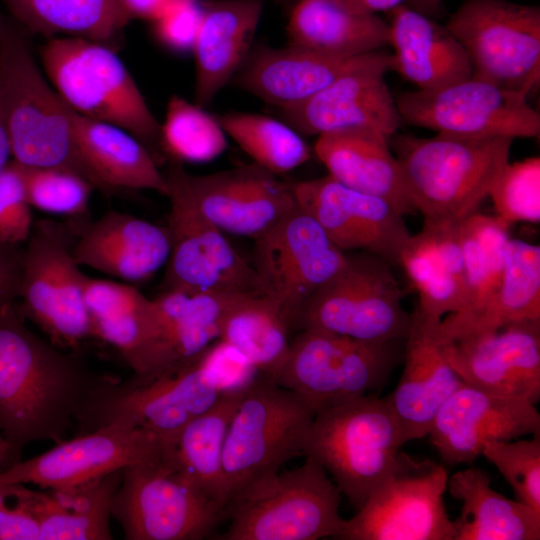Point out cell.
Returning <instances> with one entry per match:
<instances>
[{
  "label": "cell",
  "instance_id": "54",
  "mask_svg": "<svg viewBox=\"0 0 540 540\" xmlns=\"http://www.w3.org/2000/svg\"><path fill=\"white\" fill-rule=\"evenodd\" d=\"M12 152L0 92V172L11 162Z\"/></svg>",
  "mask_w": 540,
  "mask_h": 540
},
{
  "label": "cell",
  "instance_id": "5",
  "mask_svg": "<svg viewBox=\"0 0 540 540\" xmlns=\"http://www.w3.org/2000/svg\"><path fill=\"white\" fill-rule=\"evenodd\" d=\"M341 492L312 457L298 468L259 478L226 506L227 529L219 540H317L337 538L344 520Z\"/></svg>",
  "mask_w": 540,
  "mask_h": 540
},
{
  "label": "cell",
  "instance_id": "10",
  "mask_svg": "<svg viewBox=\"0 0 540 540\" xmlns=\"http://www.w3.org/2000/svg\"><path fill=\"white\" fill-rule=\"evenodd\" d=\"M76 221L34 222L21 253L17 307L54 345L76 351L93 338L84 298L86 276L73 256Z\"/></svg>",
  "mask_w": 540,
  "mask_h": 540
},
{
  "label": "cell",
  "instance_id": "57",
  "mask_svg": "<svg viewBox=\"0 0 540 540\" xmlns=\"http://www.w3.org/2000/svg\"><path fill=\"white\" fill-rule=\"evenodd\" d=\"M7 21L3 19V17L0 14V40L2 38V35L4 33L5 27H6Z\"/></svg>",
  "mask_w": 540,
  "mask_h": 540
},
{
  "label": "cell",
  "instance_id": "16",
  "mask_svg": "<svg viewBox=\"0 0 540 540\" xmlns=\"http://www.w3.org/2000/svg\"><path fill=\"white\" fill-rule=\"evenodd\" d=\"M254 240L253 267L261 292L280 307L291 326L307 301L347 259V252L297 203Z\"/></svg>",
  "mask_w": 540,
  "mask_h": 540
},
{
  "label": "cell",
  "instance_id": "42",
  "mask_svg": "<svg viewBox=\"0 0 540 540\" xmlns=\"http://www.w3.org/2000/svg\"><path fill=\"white\" fill-rule=\"evenodd\" d=\"M215 116L226 135L255 164L275 175L290 172L311 157L301 134L283 120L250 112H228Z\"/></svg>",
  "mask_w": 540,
  "mask_h": 540
},
{
  "label": "cell",
  "instance_id": "30",
  "mask_svg": "<svg viewBox=\"0 0 540 540\" xmlns=\"http://www.w3.org/2000/svg\"><path fill=\"white\" fill-rule=\"evenodd\" d=\"M459 222L424 221L411 235L399 260L419 295L417 308L426 316L442 319L464 305L466 277L459 237Z\"/></svg>",
  "mask_w": 540,
  "mask_h": 540
},
{
  "label": "cell",
  "instance_id": "47",
  "mask_svg": "<svg viewBox=\"0 0 540 540\" xmlns=\"http://www.w3.org/2000/svg\"><path fill=\"white\" fill-rule=\"evenodd\" d=\"M34 225L21 166L11 162L0 172V243L19 246Z\"/></svg>",
  "mask_w": 540,
  "mask_h": 540
},
{
  "label": "cell",
  "instance_id": "24",
  "mask_svg": "<svg viewBox=\"0 0 540 540\" xmlns=\"http://www.w3.org/2000/svg\"><path fill=\"white\" fill-rule=\"evenodd\" d=\"M440 320L424 315L417 306L411 312L403 372L394 391L386 397L404 443L427 436L439 409L463 384L438 335Z\"/></svg>",
  "mask_w": 540,
  "mask_h": 540
},
{
  "label": "cell",
  "instance_id": "28",
  "mask_svg": "<svg viewBox=\"0 0 540 540\" xmlns=\"http://www.w3.org/2000/svg\"><path fill=\"white\" fill-rule=\"evenodd\" d=\"M264 4V0H216L203 5L191 51L197 105H210L245 61L254 46Z\"/></svg>",
  "mask_w": 540,
  "mask_h": 540
},
{
  "label": "cell",
  "instance_id": "6",
  "mask_svg": "<svg viewBox=\"0 0 540 540\" xmlns=\"http://www.w3.org/2000/svg\"><path fill=\"white\" fill-rule=\"evenodd\" d=\"M403 444L388 400L368 394L316 413L304 455L326 470L358 510L392 471Z\"/></svg>",
  "mask_w": 540,
  "mask_h": 540
},
{
  "label": "cell",
  "instance_id": "1",
  "mask_svg": "<svg viewBox=\"0 0 540 540\" xmlns=\"http://www.w3.org/2000/svg\"><path fill=\"white\" fill-rule=\"evenodd\" d=\"M107 379L76 351L37 336L15 301L0 303V433L12 464L31 442L65 440Z\"/></svg>",
  "mask_w": 540,
  "mask_h": 540
},
{
  "label": "cell",
  "instance_id": "34",
  "mask_svg": "<svg viewBox=\"0 0 540 540\" xmlns=\"http://www.w3.org/2000/svg\"><path fill=\"white\" fill-rule=\"evenodd\" d=\"M533 320H540V247L510 238L501 282L491 299L470 316L453 318L447 315L438 323L437 331L447 342Z\"/></svg>",
  "mask_w": 540,
  "mask_h": 540
},
{
  "label": "cell",
  "instance_id": "22",
  "mask_svg": "<svg viewBox=\"0 0 540 540\" xmlns=\"http://www.w3.org/2000/svg\"><path fill=\"white\" fill-rule=\"evenodd\" d=\"M535 404L463 383L437 412L428 436L448 466L471 463L490 441L539 435Z\"/></svg>",
  "mask_w": 540,
  "mask_h": 540
},
{
  "label": "cell",
  "instance_id": "9",
  "mask_svg": "<svg viewBox=\"0 0 540 540\" xmlns=\"http://www.w3.org/2000/svg\"><path fill=\"white\" fill-rule=\"evenodd\" d=\"M314 416L294 392L262 374L256 377L244 390L225 437L222 463L227 504L246 485L304 455Z\"/></svg>",
  "mask_w": 540,
  "mask_h": 540
},
{
  "label": "cell",
  "instance_id": "50",
  "mask_svg": "<svg viewBox=\"0 0 540 540\" xmlns=\"http://www.w3.org/2000/svg\"><path fill=\"white\" fill-rule=\"evenodd\" d=\"M0 540H40L25 484L0 486Z\"/></svg>",
  "mask_w": 540,
  "mask_h": 540
},
{
  "label": "cell",
  "instance_id": "46",
  "mask_svg": "<svg viewBox=\"0 0 540 540\" xmlns=\"http://www.w3.org/2000/svg\"><path fill=\"white\" fill-rule=\"evenodd\" d=\"M482 455L501 473L518 501L540 512V438L490 441Z\"/></svg>",
  "mask_w": 540,
  "mask_h": 540
},
{
  "label": "cell",
  "instance_id": "4",
  "mask_svg": "<svg viewBox=\"0 0 540 540\" xmlns=\"http://www.w3.org/2000/svg\"><path fill=\"white\" fill-rule=\"evenodd\" d=\"M40 58L50 84L71 110L126 130L158 163L165 158L161 124L121 59L105 43L50 38L41 47Z\"/></svg>",
  "mask_w": 540,
  "mask_h": 540
},
{
  "label": "cell",
  "instance_id": "15",
  "mask_svg": "<svg viewBox=\"0 0 540 540\" xmlns=\"http://www.w3.org/2000/svg\"><path fill=\"white\" fill-rule=\"evenodd\" d=\"M528 95L474 77L431 90L405 92L396 100L402 121L441 134L533 138L540 115Z\"/></svg>",
  "mask_w": 540,
  "mask_h": 540
},
{
  "label": "cell",
  "instance_id": "21",
  "mask_svg": "<svg viewBox=\"0 0 540 540\" xmlns=\"http://www.w3.org/2000/svg\"><path fill=\"white\" fill-rule=\"evenodd\" d=\"M449 363L463 383L535 404L540 399V320L447 341Z\"/></svg>",
  "mask_w": 540,
  "mask_h": 540
},
{
  "label": "cell",
  "instance_id": "39",
  "mask_svg": "<svg viewBox=\"0 0 540 540\" xmlns=\"http://www.w3.org/2000/svg\"><path fill=\"white\" fill-rule=\"evenodd\" d=\"M31 33L108 43L131 20L119 0H0Z\"/></svg>",
  "mask_w": 540,
  "mask_h": 540
},
{
  "label": "cell",
  "instance_id": "40",
  "mask_svg": "<svg viewBox=\"0 0 540 540\" xmlns=\"http://www.w3.org/2000/svg\"><path fill=\"white\" fill-rule=\"evenodd\" d=\"M291 324L264 294L240 298L229 310L219 339L246 357L258 372L273 379L289 352Z\"/></svg>",
  "mask_w": 540,
  "mask_h": 540
},
{
  "label": "cell",
  "instance_id": "8",
  "mask_svg": "<svg viewBox=\"0 0 540 540\" xmlns=\"http://www.w3.org/2000/svg\"><path fill=\"white\" fill-rule=\"evenodd\" d=\"M301 330L272 380L298 395L315 414L378 390L404 354L405 339L372 342Z\"/></svg>",
  "mask_w": 540,
  "mask_h": 540
},
{
  "label": "cell",
  "instance_id": "35",
  "mask_svg": "<svg viewBox=\"0 0 540 540\" xmlns=\"http://www.w3.org/2000/svg\"><path fill=\"white\" fill-rule=\"evenodd\" d=\"M447 490L462 504L452 520L453 540L540 539V512L496 492L485 470L469 467L454 473Z\"/></svg>",
  "mask_w": 540,
  "mask_h": 540
},
{
  "label": "cell",
  "instance_id": "23",
  "mask_svg": "<svg viewBox=\"0 0 540 540\" xmlns=\"http://www.w3.org/2000/svg\"><path fill=\"white\" fill-rule=\"evenodd\" d=\"M392 57L349 71L304 103L280 110L284 122L301 135L373 129L389 138L402 119L385 81Z\"/></svg>",
  "mask_w": 540,
  "mask_h": 540
},
{
  "label": "cell",
  "instance_id": "17",
  "mask_svg": "<svg viewBox=\"0 0 540 540\" xmlns=\"http://www.w3.org/2000/svg\"><path fill=\"white\" fill-rule=\"evenodd\" d=\"M166 177L170 202L167 227L171 252L164 289L229 295L262 294L253 265L194 204L181 186Z\"/></svg>",
  "mask_w": 540,
  "mask_h": 540
},
{
  "label": "cell",
  "instance_id": "29",
  "mask_svg": "<svg viewBox=\"0 0 540 540\" xmlns=\"http://www.w3.org/2000/svg\"><path fill=\"white\" fill-rule=\"evenodd\" d=\"M391 12L389 44L394 70L420 90L440 88L472 76L468 56L446 26L407 5Z\"/></svg>",
  "mask_w": 540,
  "mask_h": 540
},
{
  "label": "cell",
  "instance_id": "45",
  "mask_svg": "<svg viewBox=\"0 0 540 540\" xmlns=\"http://www.w3.org/2000/svg\"><path fill=\"white\" fill-rule=\"evenodd\" d=\"M496 216L509 224L540 221V158L509 161L489 191Z\"/></svg>",
  "mask_w": 540,
  "mask_h": 540
},
{
  "label": "cell",
  "instance_id": "38",
  "mask_svg": "<svg viewBox=\"0 0 540 540\" xmlns=\"http://www.w3.org/2000/svg\"><path fill=\"white\" fill-rule=\"evenodd\" d=\"M243 392L223 394L182 429L164 457L174 471L225 510L223 448L228 425Z\"/></svg>",
  "mask_w": 540,
  "mask_h": 540
},
{
  "label": "cell",
  "instance_id": "19",
  "mask_svg": "<svg viewBox=\"0 0 540 540\" xmlns=\"http://www.w3.org/2000/svg\"><path fill=\"white\" fill-rule=\"evenodd\" d=\"M165 175L223 233L256 239L296 206L291 182L280 181L255 163L194 175L169 160Z\"/></svg>",
  "mask_w": 540,
  "mask_h": 540
},
{
  "label": "cell",
  "instance_id": "18",
  "mask_svg": "<svg viewBox=\"0 0 540 540\" xmlns=\"http://www.w3.org/2000/svg\"><path fill=\"white\" fill-rule=\"evenodd\" d=\"M165 448L151 432L108 424L63 440L50 450L0 470V486L34 484L65 488L91 481L132 464L164 460Z\"/></svg>",
  "mask_w": 540,
  "mask_h": 540
},
{
  "label": "cell",
  "instance_id": "52",
  "mask_svg": "<svg viewBox=\"0 0 540 540\" xmlns=\"http://www.w3.org/2000/svg\"><path fill=\"white\" fill-rule=\"evenodd\" d=\"M129 18L152 22L179 0H119Z\"/></svg>",
  "mask_w": 540,
  "mask_h": 540
},
{
  "label": "cell",
  "instance_id": "56",
  "mask_svg": "<svg viewBox=\"0 0 540 540\" xmlns=\"http://www.w3.org/2000/svg\"><path fill=\"white\" fill-rule=\"evenodd\" d=\"M12 465L10 449L4 437L0 433V470Z\"/></svg>",
  "mask_w": 540,
  "mask_h": 540
},
{
  "label": "cell",
  "instance_id": "3",
  "mask_svg": "<svg viewBox=\"0 0 540 540\" xmlns=\"http://www.w3.org/2000/svg\"><path fill=\"white\" fill-rule=\"evenodd\" d=\"M0 92L12 160L71 170L95 188L76 146L73 111L45 80L26 34L10 22L0 40Z\"/></svg>",
  "mask_w": 540,
  "mask_h": 540
},
{
  "label": "cell",
  "instance_id": "31",
  "mask_svg": "<svg viewBox=\"0 0 540 540\" xmlns=\"http://www.w3.org/2000/svg\"><path fill=\"white\" fill-rule=\"evenodd\" d=\"M72 120L79 155L96 190L105 195L123 190H152L167 196L165 173L136 137L118 126L74 111Z\"/></svg>",
  "mask_w": 540,
  "mask_h": 540
},
{
  "label": "cell",
  "instance_id": "53",
  "mask_svg": "<svg viewBox=\"0 0 540 540\" xmlns=\"http://www.w3.org/2000/svg\"><path fill=\"white\" fill-rule=\"evenodd\" d=\"M348 8L365 14H376L381 11H391L402 5L406 0H337Z\"/></svg>",
  "mask_w": 540,
  "mask_h": 540
},
{
  "label": "cell",
  "instance_id": "49",
  "mask_svg": "<svg viewBox=\"0 0 540 540\" xmlns=\"http://www.w3.org/2000/svg\"><path fill=\"white\" fill-rule=\"evenodd\" d=\"M222 393L241 392L258 376V370L234 347L218 339L200 354Z\"/></svg>",
  "mask_w": 540,
  "mask_h": 540
},
{
  "label": "cell",
  "instance_id": "44",
  "mask_svg": "<svg viewBox=\"0 0 540 540\" xmlns=\"http://www.w3.org/2000/svg\"><path fill=\"white\" fill-rule=\"evenodd\" d=\"M20 166L32 208L67 220L89 219V201L95 188L87 179L64 168Z\"/></svg>",
  "mask_w": 540,
  "mask_h": 540
},
{
  "label": "cell",
  "instance_id": "14",
  "mask_svg": "<svg viewBox=\"0 0 540 540\" xmlns=\"http://www.w3.org/2000/svg\"><path fill=\"white\" fill-rule=\"evenodd\" d=\"M446 468L400 451L396 465L350 519L337 539L453 540L446 511Z\"/></svg>",
  "mask_w": 540,
  "mask_h": 540
},
{
  "label": "cell",
  "instance_id": "43",
  "mask_svg": "<svg viewBox=\"0 0 540 540\" xmlns=\"http://www.w3.org/2000/svg\"><path fill=\"white\" fill-rule=\"evenodd\" d=\"M227 147L226 133L215 115L195 102L173 95L161 124V150L168 160L204 163Z\"/></svg>",
  "mask_w": 540,
  "mask_h": 540
},
{
  "label": "cell",
  "instance_id": "27",
  "mask_svg": "<svg viewBox=\"0 0 540 540\" xmlns=\"http://www.w3.org/2000/svg\"><path fill=\"white\" fill-rule=\"evenodd\" d=\"M243 296L164 289L151 299V372L147 376L199 356L219 339L229 310Z\"/></svg>",
  "mask_w": 540,
  "mask_h": 540
},
{
  "label": "cell",
  "instance_id": "55",
  "mask_svg": "<svg viewBox=\"0 0 540 540\" xmlns=\"http://www.w3.org/2000/svg\"><path fill=\"white\" fill-rule=\"evenodd\" d=\"M412 9L426 16H432L439 12L443 0H406Z\"/></svg>",
  "mask_w": 540,
  "mask_h": 540
},
{
  "label": "cell",
  "instance_id": "32",
  "mask_svg": "<svg viewBox=\"0 0 540 540\" xmlns=\"http://www.w3.org/2000/svg\"><path fill=\"white\" fill-rule=\"evenodd\" d=\"M389 137L373 129L319 135L314 152L328 175L359 192L387 201L403 216L415 211L403 187Z\"/></svg>",
  "mask_w": 540,
  "mask_h": 540
},
{
  "label": "cell",
  "instance_id": "12",
  "mask_svg": "<svg viewBox=\"0 0 540 540\" xmlns=\"http://www.w3.org/2000/svg\"><path fill=\"white\" fill-rule=\"evenodd\" d=\"M446 27L474 77L529 95L540 81V8L507 0H466Z\"/></svg>",
  "mask_w": 540,
  "mask_h": 540
},
{
  "label": "cell",
  "instance_id": "37",
  "mask_svg": "<svg viewBox=\"0 0 540 540\" xmlns=\"http://www.w3.org/2000/svg\"><path fill=\"white\" fill-rule=\"evenodd\" d=\"M123 470L65 488H29L40 540L112 539L109 518Z\"/></svg>",
  "mask_w": 540,
  "mask_h": 540
},
{
  "label": "cell",
  "instance_id": "36",
  "mask_svg": "<svg viewBox=\"0 0 540 540\" xmlns=\"http://www.w3.org/2000/svg\"><path fill=\"white\" fill-rule=\"evenodd\" d=\"M286 31L289 44L335 57L361 56L389 44L387 22L337 0H298Z\"/></svg>",
  "mask_w": 540,
  "mask_h": 540
},
{
  "label": "cell",
  "instance_id": "2",
  "mask_svg": "<svg viewBox=\"0 0 540 540\" xmlns=\"http://www.w3.org/2000/svg\"><path fill=\"white\" fill-rule=\"evenodd\" d=\"M509 137L397 136L404 190L428 222H459L477 212L509 161Z\"/></svg>",
  "mask_w": 540,
  "mask_h": 540
},
{
  "label": "cell",
  "instance_id": "25",
  "mask_svg": "<svg viewBox=\"0 0 540 540\" xmlns=\"http://www.w3.org/2000/svg\"><path fill=\"white\" fill-rule=\"evenodd\" d=\"M386 54L379 50L343 58L291 44L280 48L258 45L252 47L231 81L237 88L286 110L304 103L345 73Z\"/></svg>",
  "mask_w": 540,
  "mask_h": 540
},
{
  "label": "cell",
  "instance_id": "20",
  "mask_svg": "<svg viewBox=\"0 0 540 540\" xmlns=\"http://www.w3.org/2000/svg\"><path fill=\"white\" fill-rule=\"evenodd\" d=\"M291 187L297 205L342 251L369 252L399 266L412 234L403 215L387 201L347 187L329 175L291 182Z\"/></svg>",
  "mask_w": 540,
  "mask_h": 540
},
{
  "label": "cell",
  "instance_id": "48",
  "mask_svg": "<svg viewBox=\"0 0 540 540\" xmlns=\"http://www.w3.org/2000/svg\"><path fill=\"white\" fill-rule=\"evenodd\" d=\"M202 13L198 0H179L151 22L153 35L170 51H192Z\"/></svg>",
  "mask_w": 540,
  "mask_h": 540
},
{
  "label": "cell",
  "instance_id": "7",
  "mask_svg": "<svg viewBox=\"0 0 540 540\" xmlns=\"http://www.w3.org/2000/svg\"><path fill=\"white\" fill-rule=\"evenodd\" d=\"M222 395L199 355L150 376L133 374L124 381L110 377L94 391L77 424L83 432L108 424L141 428L167 450L182 429Z\"/></svg>",
  "mask_w": 540,
  "mask_h": 540
},
{
  "label": "cell",
  "instance_id": "41",
  "mask_svg": "<svg viewBox=\"0 0 540 540\" xmlns=\"http://www.w3.org/2000/svg\"><path fill=\"white\" fill-rule=\"evenodd\" d=\"M510 225L496 215L477 212L459 221L466 297L461 310L448 316H470L479 311L494 295L502 278Z\"/></svg>",
  "mask_w": 540,
  "mask_h": 540
},
{
  "label": "cell",
  "instance_id": "51",
  "mask_svg": "<svg viewBox=\"0 0 540 540\" xmlns=\"http://www.w3.org/2000/svg\"><path fill=\"white\" fill-rule=\"evenodd\" d=\"M19 246L0 243V303L16 301L21 277Z\"/></svg>",
  "mask_w": 540,
  "mask_h": 540
},
{
  "label": "cell",
  "instance_id": "13",
  "mask_svg": "<svg viewBox=\"0 0 540 540\" xmlns=\"http://www.w3.org/2000/svg\"><path fill=\"white\" fill-rule=\"evenodd\" d=\"M111 517L128 540H199L211 535L226 512L165 460H158L124 468Z\"/></svg>",
  "mask_w": 540,
  "mask_h": 540
},
{
  "label": "cell",
  "instance_id": "33",
  "mask_svg": "<svg viewBox=\"0 0 540 540\" xmlns=\"http://www.w3.org/2000/svg\"><path fill=\"white\" fill-rule=\"evenodd\" d=\"M84 298L93 338L114 347L133 370L151 372V299L126 282L86 276Z\"/></svg>",
  "mask_w": 540,
  "mask_h": 540
},
{
  "label": "cell",
  "instance_id": "11",
  "mask_svg": "<svg viewBox=\"0 0 540 540\" xmlns=\"http://www.w3.org/2000/svg\"><path fill=\"white\" fill-rule=\"evenodd\" d=\"M392 265L364 251L347 252L344 266L307 301L294 326L362 341L406 339L411 313Z\"/></svg>",
  "mask_w": 540,
  "mask_h": 540
},
{
  "label": "cell",
  "instance_id": "26",
  "mask_svg": "<svg viewBox=\"0 0 540 540\" xmlns=\"http://www.w3.org/2000/svg\"><path fill=\"white\" fill-rule=\"evenodd\" d=\"M76 225L72 251L81 267L135 283L150 279L168 261L172 241L167 225L114 210Z\"/></svg>",
  "mask_w": 540,
  "mask_h": 540
}]
</instances>
